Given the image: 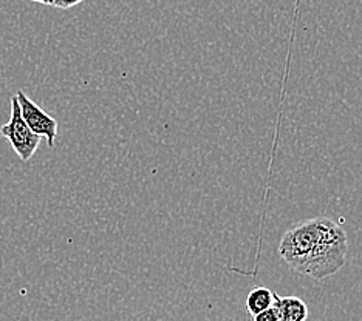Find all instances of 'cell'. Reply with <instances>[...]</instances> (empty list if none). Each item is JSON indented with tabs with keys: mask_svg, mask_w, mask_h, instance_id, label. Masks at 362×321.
Returning <instances> with one entry per match:
<instances>
[{
	"mask_svg": "<svg viewBox=\"0 0 362 321\" xmlns=\"http://www.w3.org/2000/svg\"><path fill=\"white\" fill-rule=\"evenodd\" d=\"M274 300L276 293L271 292L268 287H257V289L251 291L248 296H246V308H248V312L254 317L263 310L273 308Z\"/></svg>",
	"mask_w": 362,
	"mask_h": 321,
	"instance_id": "obj_5",
	"label": "cell"
},
{
	"mask_svg": "<svg viewBox=\"0 0 362 321\" xmlns=\"http://www.w3.org/2000/svg\"><path fill=\"white\" fill-rule=\"evenodd\" d=\"M31 2H36V4H42V5H53L52 0H31Z\"/></svg>",
	"mask_w": 362,
	"mask_h": 321,
	"instance_id": "obj_8",
	"label": "cell"
},
{
	"mask_svg": "<svg viewBox=\"0 0 362 321\" xmlns=\"http://www.w3.org/2000/svg\"><path fill=\"white\" fill-rule=\"evenodd\" d=\"M274 308L279 321H305L308 318V306L298 296L276 295Z\"/></svg>",
	"mask_w": 362,
	"mask_h": 321,
	"instance_id": "obj_4",
	"label": "cell"
},
{
	"mask_svg": "<svg viewBox=\"0 0 362 321\" xmlns=\"http://www.w3.org/2000/svg\"><path fill=\"white\" fill-rule=\"evenodd\" d=\"M0 133L6 139L8 144L19 156L21 161L28 162L33 155L36 153L37 147L40 144V136L35 135L31 128L27 126V122L23 121L21 114V107L18 102L16 95L11 97V114L10 121L0 128Z\"/></svg>",
	"mask_w": 362,
	"mask_h": 321,
	"instance_id": "obj_2",
	"label": "cell"
},
{
	"mask_svg": "<svg viewBox=\"0 0 362 321\" xmlns=\"http://www.w3.org/2000/svg\"><path fill=\"white\" fill-rule=\"evenodd\" d=\"M254 321H279L276 308L273 306V308L260 312V314H257V315H254Z\"/></svg>",
	"mask_w": 362,
	"mask_h": 321,
	"instance_id": "obj_6",
	"label": "cell"
},
{
	"mask_svg": "<svg viewBox=\"0 0 362 321\" xmlns=\"http://www.w3.org/2000/svg\"><path fill=\"white\" fill-rule=\"evenodd\" d=\"M349 236L336 221L317 217L288 229L279 243V255L300 275L325 279L347 262Z\"/></svg>",
	"mask_w": 362,
	"mask_h": 321,
	"instance_id": "obj_1",
	"label": "cell"
},
{
	"mask_svg": "<svg viewBox=\"0 0 362 321\" xmlns=\"http://www.w3.org/2000/svg\"><path fill=\"white\" fill-rule=\"evenodd\" d=\"M16 97H18L22 118L27 122L33 133L45 138L48 147L53 148L57 138V121L40 109L36 102H33L22 90L16 93Z\"/></svg>",
	"mask_w": 362,
	"mask_h": 321,
	"instance_id": "obj_3",
	"label": "cell"
},
{
	"mask_svg": "<svg viewBox=\"0 0 362 321\" xmlns=\"http://www.w3.org/2000/svg\"><path fill=\"white\" fill-rule=\"evenodd\" d=\"M84 2V0H52V6L59 8V10H70V8L76 6Z\"/></svg>",
	"mask_w": 362,
	"mask_h": 321,
	"instance_id": "obj_7",
	"label": "cell"
}]
</instances>
